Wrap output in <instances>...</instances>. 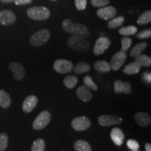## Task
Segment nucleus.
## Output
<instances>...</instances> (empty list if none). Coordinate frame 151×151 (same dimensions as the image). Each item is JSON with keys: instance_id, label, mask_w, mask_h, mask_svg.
<instances>
[{"instance_id": "nucleus-35", "label": "nucleus", "mask_w": 151, "mask_h": 151, "mask_svg": "<svg viewBox=\"0 0 151 151\" xmlns=\"http://www.w3.org/2000/svg\"><path fill=\"white\" fill-rule=\"evenodd\" d=\"M127 146L131 150H137L139 148V143L134 139H129L127 141Z\"/></svg>"}, {"instance_id": "nucleus-15", "label": "nucleus", "mask_w": 151, "mask_h": 151, "mask_svg": "<svg viewBox=\"0 0 151 151\" xmlns=\"http://www.w3.org/2000/svg\"><path fill=\"white\" fill-rule=\"evenodd\" d=\"M76 95L81 101L87 102L92 99V94L88 87L86 86H79L76 90Z\"/></svg>"}, {"instance_id": "nucleus-6", "label": "nucleus", "mask_w": 151, "mask_h": 151, "mask_svg": "<svg viewBox=\"0 0 151 151\" xmlns=\"http://www.w3.org/2000/svg\"><path fill=\"white\" fill-rule=\"evenodd\" d=\"M52 67L58 73L65 74V73L70 72L72 70L73 65L69 60L59 59L55 61Z\"/></svg>"}, {"instance_id": "nucleus-26", "label": "nucleus", "mask_w": 151, "mask_h": 151, "mask_svg": "<svg viewBox=\"0 0 151 151\" xmlns=\"http://www.w3.org/2000/svg\"><path fill=\"white\" fill-rule=\"evenodd\" d=\"M137 27L134 25H129L127 27H123L118 30V32L120 35L124 37H129V36L134 35L137 32Z\"/></svg>"}, {"instance_id": "nucleus-5", "label": "nucleus", "mask_w": 151, "mask_h": 151, "mask_svg": "<svg viewBox=\"0 0 151 151\" xmlns=\"http://www.w3.org/2000/svg\"><path fill=\"white\" fill-rule=\"evenodd\" d=\"M51 120V114L48 111H43L38 115L33 122L32 127L35 130H41L46 127Z\"/></svg>"}, {"instance_id": "nucleus-16", "label": "nucleus", "mask_w": 151, "mask_h": 151, "mask_svg": "<svg viewBox=\"0 0 151 151\" xmlns=\"http://www.w3.org/2000/svg\"><path fill=\"white\" fill-rule=\"evenodd\" d=\"M134 120L139 126L147 127L150 124L151 119L148 113L146 112H138L134 115Z\"/></svg>"}, {"instance_id": "nucleus-38", "label": "nucleus", "mask_w": 151, "mask_h": 151, "mask_svg": "<svg viewBox=\"0 0 151 151\" xmlns=\"http://www.w3.org/2000/svg\"><path fill=\"white\" fill-rule=\"evenodd\" d=\"M142 79L146 83H151V74L148 71H145L142 75Z\"/></svg>"}, {"instance_id": "nucleus-24", "label": "nucleus", "mask_w": 151, "mask_h": 151, "mask_svg": "<svg viewBox=\"0 0 151 151\" xmlns=\"http://www.w3.org/2000/svg\"><path fill=\"white\" fill-rule=\"evenodd\" d=\"M75 151H91V146L87 141L83 140L76 141L73 144Z\"/></svg>"}, {"instance_id": "nucleus-40", "label": "nucleus", "mask_w": 151, "mask_h": 151, "mask_svg": "<svg viewBox=\"0 0 151 151\" xmlns=\"http://www.w3.org/2000/svg\"><path fill=\"white\" fill-rule=\"evenodd\" d=\"M145 149H146V151H151V145L150 143H146L145 144Z\"/></svg>"}, {"instance_id": "nucleus-12", "label": "nucleus", "mask_w": 151, "mask_h": 151, "mask_svg": "<svg viewBox=\"0 0 151 151\" xmlns=\"http://www.w3.org/2000/svg\"><path fill=\"white\" fill-rule=\"evenodd\" d=\"M117 14L116 9L113 6L101 7L97 11V16L99 18L105 20H109L116 16Z\"/></svg>"}, {"instance_id": "nucleus-20", "label": "nucleus", "mask_w": 151, "mask_h": 151, "mask_svg": "<svg viewBox=\"0 0 151 151\" xmlns=\"http://www.w3.org/2000/svg\"><path fill=\"white\" fill-rule=\"evenodd\" d=\"M94 69L96 71L101 73H107L111 71V67L109 62L104 60H98L96 61L93 65Z\"/></svg>"}, {"instance_id": "nucleus-22", "label": "nucleus", "mask_w": 151, "mask_h": 151, "mask_svg": "<svg viewBox=\"0 0 151 151\" xmlns=\"http://www.w3.org/2000/svg\"><path fill=\"white\" fill-rule=\"evenodd\" d=\"M147 46H148V43L146 42H141L137 43V44L135 45V46L132 48V50H130L129 55L132 57V58H135L136 56L141 54V52L146 48Z\"/></svg>"}, {"instance_id": "nucleus-32", "label": "nucleus", "mask_w": 151, "mask_h": 151, "mask_svg": "<svg viewBox=\"0 0 151 151\" xmlns=\"http://www.w3.org/2000/svg\"><path fill=\"white\" fill-rule=\"evenodd\" d=\"M121 43H122V47H121V51L126 52L129 50L130 46H132V39H130L129 37H122L121 39Z\"/></svg>"}, {"instance_id": "nucleus-42", "label": "nucleus", "mask_w": 151, "mask_h": 151, "mask_svg": "<svg viewBox=\"0 0 151 151\" xmlns=\"http://www.w3.org/2000/svg\"><path fill=\"white\" fill-rule=\"evenodd\" d=\"M131 151H140L139 150H131Z\"/></svg>"}, {"instance_id": "nucleus-23", "label": "nucleus", "mask_w": 151, "mask_h": 151, "mask_svg": "<svg viewBox=\"0 0 151 151\" xmlns=\"http://www.w3.org/2000/svg\"><path fill=\"white\" fill-rule=\"evenodd\" d=\"M90 65L89 64L88 62L82 61L76 64V65L73 68V71L77 74H81V73L88 72L90 71Z\"/></svg>"}, {"instance_id": "nucleus-28", "label": "nucleus", "mask_w": 151, "mask_h": 151, "mask_svg": "<svg viewBox=\"0 0 151 151\" xmlns=\"http://www.w3.org/2000/svg\"><path fill=\"white\" fill-rule=\"evenodd\" d=\"M151 21V11L148 10L145 11L141 15L140 17L138 18L137 24L139 25H144V24L150 23Z\"/></svg>"}, {"instance_id": "nucleus-31", "label": "nucleus", "mask_w": 151, "mask_h": 151, "mask_svg": "<svg viewBox=\"0 0 151 151\" xmlns=\"http://www.w3.org/2000/svg\"><path fill=\"white\" fill-rule=\"evenodd\" d=\"M83 83L85 84V86L86 87H88L90 90H92L94 91H97L98 90V87L97 85L94 83V82L92 80V78H91L90 76H85V78L83 79Z\"/></svg>"}, {"instance_id": "nucleus-11", "label": "nucleus", "mask_w": 151, "mask_h": 151, "mask_svg": "<svg viewBox=\"0 0 151 151\" xmlns=\"http://www.w3.org/2000/svg\"><path fill=\"white\" fill-rule=\"evenodd\" d=\"M9 69L13 73V76L16 81H21L25 76V69L22 64L18 62H12L9 65Z\"/></svg>"}, {"instance_id": "nucleus-25", "label": "nucleus", "mask_w": 151, "mask_h": 151, "mask_svg": "<svg viewBox=\"0 0 151 151\" xmlns=\"http://www.w3.org/2000/svg\"><path fill=\"white\" fill-rule=\"evenodd\" d=\"M135 61L137 62L141 67H148L151 65V58L145 54H140L136 56Z\"/></svg>"}, {"instance_id": "nucleus-29", "label": "nucleus", "mask_w": 151, "mask_h": 151, "mask_svg": "<svg viewBox=\"0 0 151 151\" xmlns=\"http://www.w3.org/2000/svg\"><path fill=\"white\" fill-rule=\"evenodd\" d=\"M78 83V78L75 76H68L64 79L63 83L69 89H72L76 86Z\"/></svg>"}, {"instance_id": "nucleus-14", "label": "nucleus", "mask_w": 151, "mask_h": 151, "mask_svg": "<svg viewBox=\"0 0 151 151\" xmlns=\"http://www.w3.org/2000/svg\"><path fill=\"white\" fill-rule=\"evenodd\" d=\"M114 91L116 93H124L129 94L132 92V86L129 82H123L117 80L114 82Z\"/></svg>"}, {"instance_id": "nucleus-41", "label": "nucleus", "mask_w": 151, "mask_h": 151, "mask_svg": "<svg viewBox=\"0 0 151 151\" xmlns=\"http://www.w3.org/2000/svg\"><path fill=\"white\" fill-rule=\"evenodd\" d=\"M0 1L4 3H11L13 1H14V0H0Z\"/></svg>"}, {"instance_id": "nucleus-3", "label": "nucleus", "mask_w": 151, "mask_h": 151, "mask_svg": "<svg viewBox=\"0 0 151 151\" xmlns=\"http://www.w3.org/2000/svg\"><path fill=\"white\" fill-rule=\"evenodd\" d=\"M27 16L35 20H45L49 18L50 12L49 9L44 6H33L28 9Z\"/></svg>"}, {"instance_id": "nucleus-18", "label": "nucleus", "mask_w": 151, "mask_h": 151, "mask_svg": "<svg viewBox=\"0 0 151 151\" xmlns=\"http://www.w3.org/2000/svg\"><path fill=\"white\" fill-rule=\"evenodd\" d=\"M111 139L116 146H121L124 140V135L122 129L118 127H114L112 129L111 132Z\"/></svg>"}, {"instance_id": "nucleus-19", "label": "nucleus", "mask_w": 151, "mask_h": 151, "mask_svg": "<svg viewBox=\"0 0 151 151\" xmlns=\"http://www.w3.org/2000/svg\"><path fill=\"white\" fill-rule=\"evenodd\" d=\"M141 66L137 62H132L129 65L125 66L123 69V73L127 75L137 74L140 71Z\"/></svg>"}, {"instance_id": "nucleus-37", "label": "nucleus", "mask_w": 151, "mask_h": 151, "mask_svg": "<svg viewBox=\"0 0 151 151\" xmlns=\"http://www.w3.org/2000/svg\"><path fill=\"white\" fill-rule=\"evenodd\" d=\"M75 5L78 11H83L86 8L87 0H74Z\"/></svg>"}, {"instance_id": "nucleus-4", "label": "nucleus", "mask_w": 151, "mask_h": 151, "mask_svg": "<svg viewBox=\"0 0 151 151\" xmlns=\"http://www.w3.org/2000/svg\"><path fill=\"white\" fill-rule=\"evenodd\" d=\"M50 32L48 29H42L37 31L30 38L29 42L33 46H41L48 41Z\"/></svg>"}, {"instance_id": "nucleus-21", "label": "nucleus", "mask_w": 151, "mask_h": 151, "mask_svg": "<svg viewBox=\"0 0 151 151\" xmlns=\"http://www.w3.org/2000/svg\"><path fill=\"white\" fill-rule=\"evenodd\" d=\"M11 99L8 92L5 90H0V106L3 109H7L11 106Z\"/></svg>"}, {"instance_id": "nucleus-17", "label": "nucleus", "mask_w": 151, "mask_h": 151, "mask_svg": "<svg viewBox=\"0 0 151 151\" xmlns=\"http://www.w3.org/2000/svg\"><path fill=\"white\" fill-rule=\"evenodd\" d=\"M38 103L37 97L35 95H29L26 97L22 103V110L24 113H30L35 108Z\"/></svg>"}, {"instance_id": "nucleus-8", "label": "nucleus", "mask_w": 151, "mask_h": 151, "mask_svg": "<svg viewBox=\"0 0 151 151\" xmlns=\"http://www.w3.org/2000/svg\"><path fill=\"white\" fill-rule=\"evenodd\" d=\"M126 59H127L126 52H122L121 50L117 52L116 53L113 55L110 61V63H109L111 69H112L113 71H117L120 69V67L124 65Z\"/></svg>"}, {"instance_id": "nucleus-43", "label": "nucleus", "mask_w": 151, "mask_h": 151, "mask_svg": "<svg viewBox=\"0 0 151 151\" xmlns=\"http://www.w3.org/2000/svg\"><path fill=\"white\" fill-rule=\"evenodd\" d=\"M51 1H57V0H51Z\"/></svg>"}, {"instance_id": "nucleus-33", "label": "nucleus", "mask_w": 151, "mask_h": 151, "mask_svg": "<svg viewBox=\"0 0 151 151\" xmlns=\"http://www.w3.org/2000/svg\"><path fill=\"white\" fill-rule=\"evenodd\" d=\"M9 138L6 134H0V151H4L8 147Z\"/></svg>"}, {"instance_id": "nucleus-30", "label": "nucleus", "mask_w": 151, "mask_h": 151, "mask_svg": "<svg viewBox=\"0 0 151 151\" xmlns=\"http://www.w3.org/2000/svg\"><path fill=\"white\" fill-rule=\"evenodd\" d=\"M46 148V143L42 139H38L34 141L31 148V151H44Z\"/></svg>"}, {"instance_id": "nucleus-1", "label": "nucleus", "mask_w": 151, "mask_h": 151, "mask_svg": "<svg viewBox=\"0 0 151 151\" xmlns=\"http://www.w3.org/2000/svg\"><path fill=\"white\" fill-rule=\"evenodd\" d=\"M62 29L66 32L73 34L88 38L90 36V32L86 26L81 23H73L70 19H66L62 22Z\"/></svg>"}, {"instance_id": "nucleus-7", "label": "nucleus", "mask_w": 151, "mask_h": 151, "mask_svg": "<svg viewBox=\"0 0 151 151\" xmlns=\"http://www.w3.org/2000/svg\"><path fill=\"white\" fill-rule=\"evenodd\" d=\"M91 126V121L85 116H79L74 118L71 121V127L76 131H84Z\"/></svg>"}, {"instance_id": "nucleus-44", "label": "nucleus", "mask_w": 151, "mask_h": 151, "mask_svg": "<svg viewBox=\"0 0 151 151\" xmlns=\"http://www.w3.org/2000/svg\"><path fill=\"white\" fill-rule=\"evenodd\" d=\"M61 151H65V150H61Z\"/></svg>"}, {"instance_id": "nucleus-10", "label": "nucleus", "mask_w": 151, "mask_h": 151, "mask_svg": "<svg viewBox=\"0 0 151 151\" xmlns=\"http://www.w3.org/2000/svg\"><path fill=\"white\" fill-rule=\"evenodd\" d=\"M98 123L103 127H107V126L114 125V124H118L122 122V119L120 117L113 116V115H107L104 114L100 116L97 119Z\"/></svg>"}, {"instance_id": "nucleus-13", "label": "nucleus", "mask_w": 151, "mask_h": 151, "mask_svg": "<svg viewBox=\"0 0 151 151\" xmlns=\"http://www.w3.org/2000/svg\"><path fill=\"white\" fill-rule=\"evenodd\" d=\"M16 20V14L12 11L8 10V9L0 11V24L10 25L14 23Z\"/></svg>"}, {"instance_id": "nucleus-34", "label": "nucleus", "mask_w": 151, "mask_h": 151, "mask_svg": "<svg viewBox=\"0 0 151 151\" xmlns=\"http://www.w3.org/2000/svg\"><path fill=\"white\" fill-rule=\"evenodd\" d=\"M109 3L110 0H91V4L94 7H104Z\"/></svg>"}, {"instance_id": "nucleus-36", "label": "nucleus", "mask_w": 151, "mask_h": 151, "mask_svg": "<svg viewBox=\"0 0 151 151\" xmlns=\"http://www.w3.org/2000/svg\"><path fill=\"white\" fill-rule=\"evenodd\" d=\"M151 37V29H146L143 30V31L140 32L139 33H138L137 35H136V37L138 38V39H148V38H150Z\"/></svg>"}, {"instance_id": "nucleus-39", "label": "nucleus", "mask_w": 151, "mask_h": 151, "mask_svg": "<svg viewBox=\"0 0 151 151\" xmlns=\"http://www.w3.org/2000/svg\"><path fill=\"white\" fill-rule=\"evenodd\" d=\"M14 2L16 5H24L31 4L32 0H14Z\"/></svg>"}, {"instance_id": "nucleus-2", "label": "nucleus", "mask_w": 151, "mask_h": 151, "mask_svg": "<svg viewBox=\"0 0 151 151\" xmlns=\"http://www.w3.org/2000/svg\"><path fill=\"white\" fill-rule=\"evenodd\" d=\"M67 44L71 50L78 52H87L90 48V44L86 38L78 35L71 36L68 39Z\"/></svg>"}, {"instance_id": "nucleus-9", "label": "nucleus", "mask_w": 151, "mask_h": 151, "mask_svg": "<svg viewBox=\"0 0 151 151\" xmlns=\"http://www.w3.org/2000/svg\"><path fill=\"white\" fill-rule=\"evenodd\" d=\"M111 45V41L107 37H101L98 38L96 41L93 48V52L95 55H102L109 48Z\"/></svg>"}, {"instance_id": "nucleus-27", "label": "nucleus", "mask_w": 151, "mask_h": 151, "mask_svg": "<svg viewBox=\"0 0 151 151\" xmlns=\"http://www.w3.org/2000/svg\"><path fill=\"white\" fill-rule=\"evenodd\" d=\"M124 22V18L123 16H119L116 18H113L111 20H109L108 22V27L110 29H116L120 26L122 25V24Z\"/></svg>"}]
</instances>
